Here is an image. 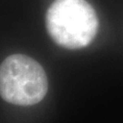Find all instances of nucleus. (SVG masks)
<instances>
[{"instance_id":"1","label":"nucleus","mask_w":123,"mask_h":123,"mask_svg":"<svg viewBox=\"0 0 123 123\" xmlns=\"http://www.w3.org/2000/svg\"><path fill=\"white\" fill-rule=\"evenodd\" d=\"M45 22L52 40L69 49L87 46L98 29L97 12L85 0H55L47 9Z\"/></svg>"},{"instance_id":"2","label":"nucleus","mask_w":123,"mask_h":123,"mask_svg":"<svg viewBox=\"0 0 123 123\" xmlns=\"http://www.w3.org/2000/svg\"><path fill=\"white\" fill-rule=\"evenodd\" d=\"M48 82L39 63L25 55L7 56L0 65V95L17 106H33L47 93Z\"/></svg>"}]
</instances>
